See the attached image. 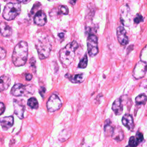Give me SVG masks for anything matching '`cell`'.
<instances>
[{"label":"cell","mask_w":147,"mask_h":147,"mask_svg":"<svg viewBox=\"0 0 147 147\" xmlns=\"http://www.w3.org/2000/svg\"><path fill=\"white\" fill-rule=\"evenodd\" d=\"M28 55V46L25 41L20 42L14 48L13 55L12 61L16 67L22 66L25 64Z\"/></svg>","instance_id":"obj_1"},{"label":"cell","mask_w":147,"mask_h":147,"mask_svg":"<svg viewBox=\"0 0 147 147\" xmlns=\"http://www.w3.org/2000/svg\"><path fill=\"white\" fill-rule=\"evenodd\" d=\"M78 47V45L76 41H73L60 49L59 52V59L64 67H68L73 61L75 55V51Z\"/></svg>","instance_id":"obj_2"},{"label":"cell","mask_w":147,"mask_h":147,"mask_svg":"<svg viewBox=\"0 0 147 147\" xmlns=\"http://www.w3.org/2000/svg\"><path fill=\"white\" fill-rule=\"evenodd\" d=\"M36 47L40 59L42 60L47 58L49 56L52 49L51 42L49 38L47 36L39 37L36 42Z\"/></svg>","instance_id":"obj_3"},{"label":"cell","mask_w":147,"mask_h":147,"mask_svg":"<svg viewBox=\"0 0 147 147\" xmlns=\"http://www.w3.org/2000/svg\"><path fill=\"white\" fill-rule=\"evenodd\" d=\"M21 5L19 3H8L4 7L3 11V18L10 21L14 20L21 12Z\"/></svg>","instance_id":"obj_4"},{"label":"cell","mask_w":147,"mask_h":147,"mask_svg":"<svg viewBox=\"0 0 147 147\" xmlns=\"http://www.w3.org/2000/svg\"><path fill=\"white\" fill-rule=\"evenodd\" d=\"M87 51L88 53L91 57L96 56L98 52V38L94 34H90L87 40Z\"/></svg>","instance_id":"obj_5"},{"label":"cell","mask_w":147,"mask_h":147,"mask_svg":"<svg viewBox=\"0 0 147 147\" xmlns=\"http://www.w3.org/2000/svg\"><path fill=\"white\" fill-rule=\"evenodd\" d=\"M62 106L61 100L56 94H52L49 98L47 103V107L49 112L57 111Z\"/></svg>","instance_id":"obj_6"},{"label":"cell","mask_w":147,"mask_h":147,"mask_svg":"<svg viewBox=\"0 0 147 147\" xmlns=\"http://www.w3.org/2000/svg\"><path fill=\"white\" fill-rule=\"evenodd\" d=\"M30 86H25L22 84H14L10 91V93L13 96H20L25 95V94L30 93Z\"/></svg>","instance_id":"obj_7"},{"label":"cell","mask_w":147,"mask_h":147,"mask_svg":"<svg viewBox=\"0 0 147 147\" xmlns=\"http://www.w3.org/2000/svg\"><path fill=\"white\" fill-rule=\"evenodd\" d=\"M146 71V62L140 61L137 63L133 72V75L136 79L143 78Z\"/></svg>","instance_id":"obj_8"},{"label":"cell","mask_w":147,"mask_h":147,"mask_svg":"<svg viewBox=\"0 0 147 147\" xmlns=\"http://www.w3.org/2000/svg\"><path fill=\"white\" fill-rule=\"evenodd\" d=\"M117 36L119 42L122 45H126L129 41L126 32L124 28L119 26L117 29Z\"/></svg>","instance_id":"obj_9"},{"label":"cell","mask_w":147,"mask_h":147,"mask_svg":"<svg viewBox=\"0 0 147 147\" xmlns=\"http://www.w3.org/2000/svg\"><path fill=\"white\" fill-rule=\"evenodd\" d=\"M14 110L15 114L20 119L24 118V113L25 111V105L20 100H14L13 101Z\"/></svg>","instance_id":"obj_10"},{"label":"cell","mask_w":147,"mask_h":147,"mask_svg":"<svg viewBox=\"0 0 147 147\" xmlns=\"http://www.w3.org/2000/svg\"><path fill=\"white\" fill-rule=\"evenodd\" d=\"M34 23L38 26H43L47 22V17L44 12L42 10L38 11L34 17Z\"/></svg>","instance_id":"obj_11"},{"label":"cell","mask_w":147,"mask_h":147,"mask_svg":"<svg viewBox=\"0 0 147 147\" xmlns=\"http://www.w3.org/2000/svg\"><path fill=\"white\" fill-rule=\"evenodd\" d=\"M0 123L3 129L7 130L13 125L14 118L13 116L2 117L0 119Z\"/></svg>","instance_id":"obj_12"},{"label":"cell","mask_w":147,"mask_h":147,"mask_svg":"<svg viewBox=\"0 0 147 147\" xmlns=\"http://www.w3.org/2000/svg\"><path fill=\"white\" fill-rule=\"evenodd\" d=\"M122 123L127 129L130 130H132L134 128L133 117L130 114H126L123 116L122 118Z\"/></svg>","instance_id":"obj_13"},{"label":"cell","mask_w":147,"mask_h":147,"mask_svg":"<svg viewBox=\"0 0 147 147\" xmlns=\"http://www.w3.org/2000/svg\"><path fill=\"white\" fill-rule=\"evenodd\" d=\"M11 79L9 75H4L0 76V91H4L10 85Z\"/></svg>","instance_id":"obj_14"},{"label":"cell","mask_w":147,"mask_h":147,"mask_svg":"<svg viewBox=\"0 0 147 147\" xmlns=\"http://www.w3.org/2000/svg\"><path fill=\"white\" fill-rule=\"evenodd\" d=\"M112 110L117 115H119L123 111V106L122 100L120 98H118L113 102L112 105Z\"/></svg>","instance_id":"obj_15"},{"label":"cell","mask_w":147,"mask_h":147,"mask_svg":"<svg viewBox=\"0 0 147 147\" xmlns=\"http://www.w3.org/2000/svg\"><path fill=\"white\" fill-rule=\"evenodd\" d=\"M111 137L117 141H122L124 138V133L122 129L120 127H114L111 134Z\"/></svg>","instance_id":"obj_16"},{"label":"cell","mask_w":147,"mask_h":147,"mask_svg":"<svg viewBox=\"0 0 147 147\" xmlns=\"http://www.w3.org/2000/svg\"><path fill=\"white\" fill-rule=\"evenodd\" d=\"M0 33L3 37H8L11 34L12 29L5 22H1L0 23Z\"/></svg>","instance_id":"obj_17"},{"label":"cell","mask_w":147,"mask_h":147,"mask_svg":"<svg viewBox=\"0 0 147 147\" xmlns=\"http://www.w3.org/2000/svg\"><path fill=\"white\" fill-rule=\"evenodd\" d=\"M65 77L74 83H80L83 82L84 78L83 74H79L74 75H71L67 74L65 75Z\"/></svg>","instance_id":"obj_18"},{"label":"cell","mask_w":147,"mask_h":147,"mask_svg":"<svg viewBox=\"0 0 147 147\" xmlns=\"http://www.w3.org/2000/svg\"><path fill=\"white\" fill-rule=\"evenodd\" d=\"M114 127H112L111 126V122L110 121L109 119H107L105 121V127H104V129H105V132L106 134V136H107V135H111L113 130Z\"/></svg>","instance_id":"obj_19"},{"label":"cell","mask_w":147,"mask_h":147,"mask_svg":"<svg viewBox=\"0 0 147 147\" xmlns=\"http://www.w3.org/2000/svg\"><path fill=\"white\" fill-rule=\"evenodd\" d=\"M28 105L32 109H37L38 107V101L34 97H32L28 100Z\"/></svg>","instance_id":"obj_20"},{"label":"cell","mask_w":147,"mask_h":147,"mask_svg":"<svg viewBox=\"0 0 147 147\" xmlns=\"http://www.w3.org/2000/svg\"><path fill=\"white\" fill-rule=\"evenodd\" d=\"M135 100L137 105H145L146 102V96L144 94H141L136 98Z\"/></svg>","instance_id":"obj_21"},{"label":"cell","mask_w":147,"mask_h":147,"mask_svg":"<svg viewBox=\"0 0 147 147\" xmlns=\"http://www.w3.org/2000/svg\"><path fill=\"white\" fill-rule=\"evenodd\" d=\"M139 144L140 142L138 141L136 136H131L129 140L127 146L126 147H136Z\"/></svg>","instance_id":"obj_22"},{"label":"cell","mask_w":147,"mask_h":147,"mask_svg":"<svg viewBox=\"0 0 147 147\" xmlns=\"http://www.w3.org/2000/svg\"><path fill=\"white\" fill-rule=\"evenodd\" d=\"M87 61H88V59H87V54H85L83 59L80 61L78 66V68H85L87 65Z\"/></svg>","instance_id":"obj_23"},{"label":"cell","mask_w":147,"mask_h":147,"mask_svg":"<svg viewBox=\"0 0 147 147\" xmlns=\"http://www.w3.org/2000/svg\"><path fill=\"white\" fill-rule=\"evenodd\" d=\"M58 10H59V13H60V14H64V15H67L68 14V9L66 6L61 5V6H59Z\"/></svg>","instance_id":"obj_24"},{"label":"cell","mask_w":147,"mask_h":147,"mask_svg":"<svg viewBox=\"0 0 147 147\" xmlns=\"http://www.w3.org/2000/svg\"><path fill=\"white\" fill-rule=\"evenodd\" d=\"M146 46H145L144 49H142V50L141 51V54H140V59L141 60V61H144V62H146Z\"/></svg>","instance_id":"obj_25"},{"label":"cell","mask_w":147,"mask_h":147,"mask_svg":"<svg viewBox=\"0 0 147 147\" xmlns=\"http://www.w3.org/2000/svg\"><path fill=\"white\" fill-rule=\"evenodd\" d=\"M134 21L136 24H139L140 22L143 21V17L141 14H137L134 20Z\"/></svg>","instance_id":"obj_26"},{"label":"cell","mask_w":147,"mask_h":147,"mask_svg":"<svg viewBox=\"0 0 147 147\" xmlns=\"http://www.w3.org/2000/svg\"><path fill=\"white\" fill-rule=\"evenodd\" d=\"M136 138L137 139L138 141L140 143L141 142L143 141V140H144L143 134H142L141 133L139 132V131H138V132L136 133Z\"/></svg>","instance_id":"obj_27"},{"label":"cell","mask_w":147,"mask_h":147,"mask_svg":"<svg viewBox=\"0 0 147 147\" xmlns=\"http://www.w3.org/2000/svg\"><path fill=\"white\" fill-rule=\"evenodd\" d=\"M6 55V51L3 48L0 47V60L3 59L5 57Z\"/></svg>","instance_id":"obj_28"},{"label":"cell","mask_w":147,"mask_h":147,"mask_svg":"<svg viewBox=\"0 0 147 147\" xmlns=\"http://www.w3.org/2000/svg\"><path fill=\"white\" fill-rule=\"evenodd\" d=\"M5 110V106L3 103L0 102V115H2Z\"/></svg>","instance_id":"obj_29"},{"label":"cell","mask_w":147,"mask_h":147,"mask_svg":"<svg viewBox=\"0 0 147 147\" xmlns=\"http://www.w3.org/2000/svg\"><path fill=\"white\" fill-rule=\"evenodd\" d=\"M39 92H40V95L43 97V95H44V94L45 92V88L44 87H41L40 89V90H39Z\"/></svg>","instance_id":"obj_30"},{"label":"cell","mask_w":147,"mask_h":147,"mask_svg":"<svg viewBox=\"0 0 147 147\" xmlns=\"http://www.w3.org/2000/svg\"><path fill=\"white\" fill-rule=\"evenodd\" d=\"M25 79L28 81H30L32 79V75L30 74H28L25 76Z\"/></svg>","instance_id":"obj_31"},{"label":"cell","mask_w":147,"mask_h":147,"mask_svg":"<svg viewBox=\"0 0 147 147\" xmlns=\"http://www.w3.org/2000/svg\"><path fill=\"white\" fill-rule=\"evenodd\" d=\"M18 1L23 3H28L30 1V0H18Z\"/></svg>","instance_id":"obj_32"},{"label":"cell","mask_w":147,"mask_h":147,"mask_svg":"<svg viewBox=\"0 0 147 147\" xmlns=\"http://www.w3.org/2000/svg\"><path fill=\"white\" fill-rule=\"evenodd\" d=\"M76 0H68V2L70 4H71L72 5H75V3L76 2Z\"/></svg>","instance_id":"obj_33"},{"label":"cell","mask_w":147,"mask_h":147,"mask_svg":"<svg viewBox=\"0 0 147 147\" xmlns=\"http://www.w3.org/2000/svg\"><path fill=\"white\" fill-rule=\"evenodd\" d=\"M79 147H90V146H87V145H86L83 144V145H81V146H79Z\"/></svg>","instance_id":"obj_34"},{"label":"cell","mask_w":147,"mask_h":147,"mask_svg":"<svg viewBox=\"0 0 147 147\" xmlns=\"http://www.w3.org/2000/svg\"><path fill=\"white\" fill-rule=\"evenodd\" d=\"M0 11H1V7H0Z\"/></svg>","instance_id":"obj_35"},{"label":"cell","mask_w":147,"mask_h":147,"mask_svg":"<svg viewBox=\"0 0 147 147\" xmlns=\"http://www.w3.org/2000/svg\"><path fill=\"white\" fill-rule=\"evenodd\" d=\"M48 1H52V0H48Z\"/></svg>","instance_id":"obj_36"}]
</instances>
